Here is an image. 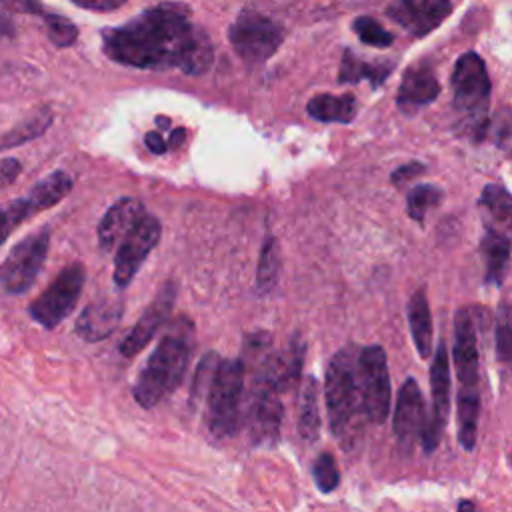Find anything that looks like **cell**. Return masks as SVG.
<instances>
[{
	"instance_id": "cell-1",
	"label": "cell",
	"mask_w": 512,
	"mask_h": 512,
	"mask_svg": "<svg viewBox=\"0 0 512 512\" xmlns=\"http://www.w3.org/2000/svg\"><path fill=\"white\" fill-rule=\"evenodd\" d=\"M104 54L140 70H180L190 76L206 72L214 58L210 38L194 24L186 6L156 4L132 20L102 32Z\"/></svg>"
},
{
	"instance_id": "cell-2",
	"label": "cell",
	"mask_w": 512,
	"mask_h": 512,
	"mask_svg": "<svg viewBox=\"0 0 512 512\" xmlns=\"http://www.w3.org/2000/svg\"><path fill=\"white\" fill-rule=\"evenodd\" d=\"M194 324L180 316L162 336L154 352L142 364L132 394L138 406L154 408L166 400L182 382L194 344Z\"/></svg>"
},
{
	"instance_id": "cell-3",
	"label": "cell",
	"mask_w": 512,
	"mask_h": 512,
	"mask_svg": "<svg viewBox=\"0 0 512 512\" xmlns=\"http://www.w3.org/2000/svg\"><path fill=\"white\" fill-rule=\"evenodd\" d=\"M454 370L458 378V442L472 452L476 446L478 414H480V358L476 342V326L468 308L454 314Z\"/></svg>"
},
{
	"instance_id": "cell-4",
	"label": "cell",
	"mask_w": 512,
	"mask_h": 512,
	"mask_svg": "<svg viewBox=\"0 0 512 512\" xmlns=\"http://www.w3.org/2000/svg\"><path fill=\"white\" fill-rule=\"evenodd\" d=\"M452 90L454 110L464 136L482 142L488 130L492 84L484 60L476 52H466L456 60L452 70Z\"/></svg>"
},
{
	"instance_id": "cell-5",
	"label": "cell",
	"mask_w": 512,
	"mask_h": 512,
	"mask_svg": "<svg viewBox=\"0 0 512 512\" xmlns=\"http://www.w3.org/2000/svg\"><path fill=\"white\" fill-rule=\"evenodd\" d=\"M246 364L240 358H218L206 386V426L216 438L236 434L242 416Z\"/></svg>"
},
{
	"instance_id": "cell-6",
	"label": "cell",
	"mask_w": 512,
	"mask_h": 512,
	"mask_svg": "<svg viewBox=\"0 0 512 512\" xmlns=\"http://www.w3.org/2000/svg\"><path fill=\"white\" fill-rule=\"evenodd\" d=\"M356 358H358V348L354 344H346L330 358L326 368L324 400H326L328 424H330V432L338 438H344L348 434L354 414L360 408L358 382H356Z\"/></svg>"
},
{
	"instance_id": "cell-7",
	"label": "cell",
	"mask_w": 512,
	"mask_h": 512,
	"mask_svg": "<svg viewBox=\"0 0 512 512\" xmlns=\"http://www.w3.org/2000/svg\"><path fill=\"white\" fill-rule=\"evenodd\" d=\"M356 382L360 410L368 422L384 424L390 410V374L382 346L370 344L358 350Z\"/></svg>"
},
{
	"instance_id": "cell-8",
	"label": "cell",
	"mask_w": 512,
	"mask_h": 512,
	"mask_svg": "<svg viewBox=\"0 0 512 512\" xmlns=\"http://www.w3.org/2000/svg\"><path fill=\"white\" fill-rule=\"evenodd\" d=\"M284 36L286 32L278 22L256 10H242L228 30L234 52L248 66H258L276 54Z\"/></svg>"
},
{
	"instance_id": "cell-9",
	"label": "cell",
	"mask_w": 512,
	"mask_h": 512,
	"mask_svg": "<svg viewBox=\"0 0 512 512\" xmlns=\"http://www.w3.org/2000/svg\"><path fill=\"white\" fill-rule=\"evenodd\" d=\"M72 186L74 178L66 170H54L38 184H34L26 196L0 204V246L24 220L52 208L62 198H66Z\"/></svg>"
},
{
	"instance_id": "cell-10",
	"label": "cell",
	"mask_w": 512,
	"mask_h": 512,
	"mask_svg": "<svg viewBox=\"0 0 512 512\" xmlns=\"http://www.w3.org/2000/svg\"><path fill=\"white\" fill-rule=\"evenodd\" d=\"M50 248V230L42 228L28 234L24 240L12 246L6 260L0 264V292L22 294L38 278Z\"/></svg>"
},
{
	"instance_id": "cell-11",
	"label": "cell",
	"mask_w": 512,
	"mask_h": 512,
	"mask_svg": "<svg viewBox=\"0 0 512 512\" xmlns=\"http://www.w3.org/2000/svg\"><path fill=\"white\" fill-rule=\"evenodd\" d=\"M86 282V268L72 262L60 270L50 286L30 304V316L44 328H56L76 308Z\"/></svg>"
},
{
	"instance_id": "cell-12",
	"label": "cell",
	"mask_w": 512,
	"mask_h": 512,
	"mask_svg": "<svg viewBox=\"0 0 512 512\" xmlns=\"http://www.w3.org/2000/svg\"><path fill=\"white\" fill-rule=\"evenodd\" d=\"M160 236H162V224L154 214L144 212L130 226V230L116 244L118 250L114 258V284L118 288H126L134 280V276L138 274L148 254L160 242Z\"/></svg>"
},
{
	"instance_id": "cell-13",
	"label": "cell",
	"mask_w": 512,
	"mask_h": 512,
	"mask_svg": "<svg viewBox=\"0 0 512 512\" xmlns=\"http://www.w3.org/2000/svg\"><path fill=\"white\" fill-rule=\"evenodd\" d=\"M282 392L268 380L254 376L250 390L244 424L248 428L250 440L254 444H276L280 436V424L284 416V404L280 400Z\"/></svg>"
},
{
	"instance_id": "cell-14",
	"label": "cell",
	"mask_w": 512,
	"mask_h": 512,
	"mask_svg": "<svg viewBox=\"0 0 512 512\" xmlns=\"http://www.w3.org/2000/svg\"><path fill=\"white\" fill-rule=\"evenodd\" d=\"M430 390H432V410L426 416L420 440L426 454L434 452L442 440L448 412H450V364H448V350L446 344L440 342L432 366H430Z\"/></svg>"
},
{
	"instance_id": "cell-15",
	"label": "cell",
	"mask_w": 512,
	"mask_h": 512,
	"mask_svg": "<svg viewBox=\"0 0 512 512\" xmlns=\"http://www.w3.org/2000/svg\"><path fill=\"white\" fill-rule=\"evenodd\" d=\"M176 294L178 288L172 280L164 282L160 286V290L156 292V296L152 298V302L148 304V308L142 312V316L138 318V322L132 326V330L122 338L120 342V354L126 358L136 356L144 346H148V342L156 336V332L166 324V320L172 314L174 302H176Z\"/></svg>"
},
{
	"instance_id": "cell-16",
	"label": "cell",
	"mask_w": 512,
	"mask_h": 512,
	"mask_svg": "<svg viewBox=\"0 0 512 512\" xmlns=\"http://www.w3.org/2000/svg\"><path fill=\"white\" fill-rule=\"evenodd\" d=\"M426 422V408L424 398L418 382L414 378H406L398 392L396 410H394V436L400 448L410 450L414 442L420 438L422 428Z\"/></svg>"
},
{
	"instance_id": "cell-17",
	"label": "cell",
	"mask_w": 512,
	"mask_h": 512,
	"mask_svg": "<svg viewBox=\"0 0 512 512\" xmlns=\"http://www.w3.org/2000/svg\"><path fill=\"white\" fill-rule=\"evenodd\" d=\"M450 10V0H398L388 8V16L420 38L432 32Z\"/></svg>"
},
{
	"instance_id": "cell-18",
	"label": "cell",
	"mask_w": 512,
	"mask_h": 512,
	"mask_svg": "<svg viewBox=\"0 0 512 512\" xmlns=\"http://www.w3.org/2000/svg\"><path fill=\"white\" fill-rule=\"evenodd\" d=\"M440 94L436 72L428 64L410 66L400 82L396 104L404 114H416L420 108L434 102Z\"/></svg>"
},
{
	"instance_id": "cell-19",
	"label": "cell",
	"mask_w": 512,
	"mask_h": 512,
	"mask_svg": "<svg viewBox=\"0 0 512 512\" xmlns=\"http://www.w3.org/2000/svg\"><path fill=\"white\" fill-rule=\"evenodd\" d=\"M124 314V302L118 298H98L90 302L78 316L74 330L86 342H98L108 338L120 324Z\"/></svg>"
},
{
	"instance_id": "cell-20",
	"label": "cell",
	"mask_w": 512,
	"mask_h": 512,
	"mask_svg": "<svg viewBox=\"0 0 512 512\" xmlns=\"http://www.w3.org/2000/svg\"><path fill=\"white\" fill-rule=\"evenodd\" d=\"M144 212L146 208L138 198H132V196L118 198L100 218V224H98L100 248L104 252H110Z\"/></svg>"
},
{
	"instance_id": "cell-21",
	"label": "cell",
	"mask_w": 512,
	"mask_h": 512,
	"mask_svg": "<svg viewBox=\"0 0 512 512\" xmlns=\"http://www.w3.org/2000/svg\"><path fill=\"white\" fill-rule=\"evenodd\" d=\"M480 250L486 264V284L500 286L508 274L510 264V238L506 232L498 228L486 226L484 236L480 240Z\"/></svg>"
},
{
	"instance_id": "cell-22",
	"label": "cell",
	"mask_w": 512,
	"mask_h": 512,
	"mask_svg": "<svg viewBox=\"0 0 512 512\" xmlns=\"http://www.w3.org/2000/svg\"><path fill=\"white\" fill-rule=\"evenodd\" d=\"M408 326L420 358L432 354V314L426 292L418 288L408 300Z\"/></svg>"
},
{
	"instance_id": "cell-23",
	"label": "cell",
	"mask_w": 512,
	"mask_h": 512,
	"mask_svg": "<svg viewBox=\"0 0 512 512\" xmlns=\"http://www.w3.org/2000/svg\"><path fill=\"white\" fill-rule=\"evenodd\" d=\"M356 98L352 94H316L308 100L306 112L318 122H338L350 124L356 118Z\"/></svg>"
},
{
	"instance_id": "cell-24",
	"label": "cell",
	"mask_w": 512,
	"mask_h": 512,
	"mask_svg": "<svg viewBox=\"0 0 512 512\" xmlns=\"http://www.w3.org/2000/svg\"><path fill=\"white\" fill-rule=\"evenodd\" d=\"M298 434L306 444H314L320 436L318 382L314 376H304L298 400Z\"/></svg>"
},
{
	"instance_id": "cell-25",
	"label": "cell",
	"mask_w": 512,
	"mask_h": 512,
	"mask_svg": "<svg viewBox=\"0 0 512 512\" xmlns=\"http://www.w3.org/2000/svg\"><path fill=\"white\" fill-rule=\"evenodd\" d=\"M394 70L392 62H366L360 60L354 52L346 50L340 62L338 82L340 84H356L362 80H368L374 88H378Z\"/></svg>"
},
{
	"instance_id": "cell-26",
	"label": "cell",
	"mask_w": 512,
	"mask_h": 512,
	"mask_svg": "<svg viewBox=\"0 0 512 512\" xmlns=\"http://www.w3.org/2000/svg\"><path fill=\"white\" fill-rule=\"evenodd\" d=\"M52 120H54V114H52V110L48 106L38 108L28 118L18 122L12 130H8L6 134L0 136V150L14 148V146L26 144V142L42 136L48 130V126L52 124Z\"/></svg>"
},
{
	"instance_id": "cell-27",
	"label": "cell",
	"mask_w": 512,
	"mask_h": 512,
	"mask_svg": "<svg viewBox=\"0 0 512 512\" xmlns=\"http://www.w3.org/2000/svg\"><path fill=\"white\" fill-rule=\"evenodd\" d=\"M280 276V246L274 236H268L260 248L258 268H256V292L266 296L274 290Z\"/></svg>"
},
{
	"instance_id": "cell-28",
	"label": "cell",
	"mask_w": 512,
	"mask_h": 512,
	"mask_svg": "<svg viewBox=\"0 0 512 512\" xmlns=\"http://www.w3.org/2000/svg\"><path fill=\"white\" fill-rule=\"evenodd\" d=\"M442 200H444L442 188L434 184H416L406 196V212L416 224H422L426 218V212L438 206Z\"/></svg>"
},
{
	"instance_id": "cell-29",
	"label": "cell",
	"mask_w": 512,
	"mask_h": 512,
	"mask_svg": "<svg viewBox=\"0 0 512 512\" xmlns=\"http://www.w3.org/2000/svg\"><path fill=\"white\" fill-rule=\"evenodd\" d=\"M478 204L488 210V214L498 222V224H508L510 214H512V198L510 192L502 184H486Z\"/></svg>"
},
{
	"instance_id": "cell-30",
	"label": "cell",
	"mask_w": 512,
	"mask_h": 512,
	"mask_svg": "<svg viewBox=\"0 0 512 512\" xmlns=\"http://www.w3.org/2000/svg\"><path fill=\"white\" fill-rule=\"evenodd\" d=\"M352 30L364 44L374 48H388L394 42V36L386 28H382L378 20L370 16H358L352 22Z\"/></svg>"
},
{
	"instance_id": "cell-31",
	"label": "cell",
	"mask_w": 512,
	"mask_h": 512,
	"mask_svg": "<svg viewBox=\"0 0 512 512\" xmlns=\"http://www.w3.org/2000/svg\"><path fill=\"white\" fill-rule=\"evenodd\" d=\"M312 476L316 480V486L320 492L330 494L340 484V470L336 466V460L330 452H320L312 466Z\"/></svg>"
},
{
	"instance_id": "cell-32",
	"label": "cell",
	"mask_w": 512,
	"mask_h": 512,
	"mask_svg": "<svg viewBox=\"0 0 512 512\" xmlns=\"http://www.w3.org/2000/svg\"><path fill=\"white\" fill-rule=\"evenodd\" d=\"M44 24H46V34L48 38L56 44V46H70L76 42L78 38V28L64 16L58 14H46L44 16Z\"/></svg>"
},
{
	"instance_id": "cell-33",
	"label": "cell",
	"mask_w": 512,
	"mask_h": 512,
	"mask_svg": "<svg viewBox=\"0 0 512 512\" xmlns=\"http://www.w3.org/2000/svg\"><path fill=\"white\" fill-rule=\"evenodd\" d=\"M510 310H508V304H502L500 308V316H498V322H496V352H498V358L508 364L510 360Z\"/></svg>"
},
{
	"instance_id": "cell-34",
	"label": "cell",
	"mask_w": 512,
	"mask_h": 512,
	"mask_svg": "<svg viewBox=\"0 0 512 512\" xmlns=\"http://www.w3.org/2000/svg\"><path fill=\"white\" fill-rule=\"evenodd\" d=\"M426 170V166L418 160H412V162H406V164H400L394 172H392V184H404L412 178H416L418 174H422Z\"/></svg>"
},
{
	"instance_id": "cell-35",
	"label": "cell",
	"mask_w": 512,
	"mask_h": 512,
	"mask_svg": "<svg viewBox=\"0 0 512 512\" xmlns=\"http://www.w3.org/2000/svg\"><path fill=\"white\" fill-rule=\"evenodd\" d=\"M20 170H22V166L16 158H2L0 160V186L12 184L18 178Z\"/></svg>"
},
{
	"instance_id": "cell-36",
	"label": "cell",
	"mask_w": 512,
	"mask_h": 512,
	"mask_svg": "<svg viewBox=\"0 0 512 512\" xmlns=\"http://www.w3.org/2000/svg\"><path fill=\"white\" fill-rule=\"evenodd\" d=\"M80 8L86 10H94V12H112L116 8H120L126 0H70Z\"/></svg>"
},
{
	"instance_id": "cell-37",
	"label": "cell",
	"mask_w": 512,
	"mask_h": 512,
	"mask_svg": "<svg viewBox=\"0 0 512 512\" xmlns=\"http://www.w3.org/2000/svg\"><path fill=\"white\" fill-rule=\"evenodd\" d=\"M144 142H146V148L152 152V154H164L166 150H168V144H166V140L162 138V134L158 132V130H150V132H146V136H144Z\"/></svg>"
},
{
	"instance_id": "cell-38",
	"label": "cell",
	"mask_w": 512,
	"mask_h": 512,
	"mask_svg": "<svg viewBox=\"0 0 512 512\" xmlns=\"http://www.w3.org/2000/svg\"><path fill=\"white\" fill-rule=\"evenodd\" d=\"M8 8L22 10V12H40V0H0Z\"/></svg>"
},
{
	"instance_id": "cell-39",
	"label": "cell",
	"mask_w": 512,
	"mask_h": 512,
	"mask_svg": "<svg viewBox=\"0 0 512 512\" xmlns=\"http://www.w3.org/2000/svg\"><path fill=\"white\" fill-rule=\"evenodd\" d=\"M184 138H186V128L178 126L176 130L170 132V138H168L166 144H168V148H178L184 142Z\"/></svg>"
},
{
	"instance_id": "cell-40",
	"label": "cell",
	"mask_w": 512,
	"mask_h": 512,
	"mask_svg": "<svg viewBox=\"0 0 512 512\" xmlns=\"http://www.w3.org/2000/svg\"><path fill=\"white\" fill-rule=\"evenodd\" d=\"M458 508H460V510H464V508H474V504H472V502H458Z\"/></svg>"
}]
</instances>
